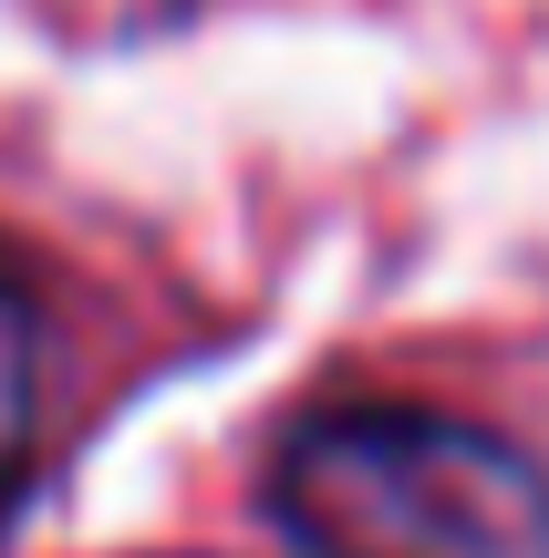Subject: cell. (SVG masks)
Masks as SVG:
<instances>
[{
    "label": "cell",
    "instance_id": "1",
    "mask_svg": "<svg viewBox=\"0 0 549 558\" xmlns=\"http://www.w3.org/2000/svg\"><path fill=\"white\" fill-rule=\"evenodd\" d=\"M301 558H549V465L426 403H332L270 465Z\"/></svg>",
    "mask_w": 549,
    "mask_h": 558
},
{
    "label": "cell",
    "instance_id": "2",
    "mask_svg": "<svg viewBox=\"0 0 549 558\" xmlns=\"http://www.w3.org/2000/svg\"><path fill=\"white\" fill-rule=\"evenodd\" d=\"M32 445H41V311L0 269V507L32 476Z\"/></svg>",
    "mask_w": 549,
    "mask_h": 558
}]
</instances>
